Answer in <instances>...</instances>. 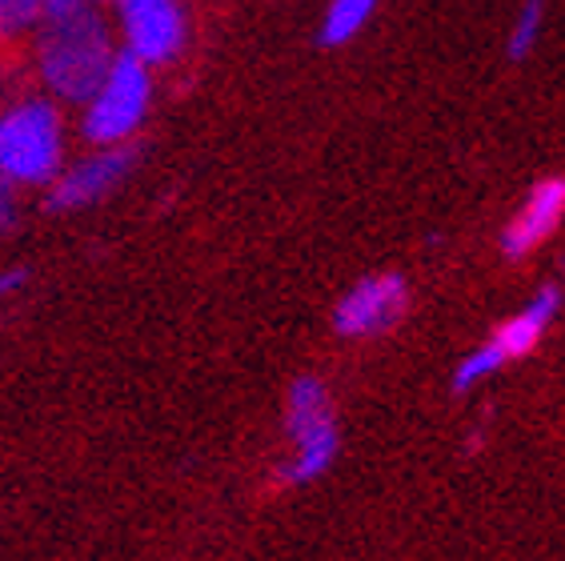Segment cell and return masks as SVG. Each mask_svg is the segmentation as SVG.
Returning a JSON list of instances; mask_svg holds the SVG:
<instances>
[{
    "label": "cell",
    "mask_w": 565,
    "mask_h": 561,
    "mask_svg": "<svg viewBox=\"0 0 565 561\" xmlns=\"http://www.w3.org/2000/svg\"><path fill=\"white\" fill-rule=\"evenodd\" d=\"M24 81L41 88L56 105L76 108L100 85L117 61L120 44L113 33L109 9H44L33 36L21 44Z\"/></svg>",
    "instance_id": "cell-1"
},
{
    "label": "cell",
    "mask_w": 565,
    "mask_h": 561,
    "mask_svg": "<svg viewBox=\"0 0 565 561\" xmlns=\"http://www.w3.org/2000/svg\"><path fill=\"white\" fill-rule=\"evenodd\" d=\"M24 285H29V269H21V265H12V269H0V301L17 297Z\"/></svg>",
    "instance_id": "cell-15"
},
{
    "label": "cell",
    "mask_w": 565,
    "mask_h": 561,
    "mask_svg": "<svg viewBox=\"0 0 565 561\" xmlns=\"http://www.w3.org/2000/svg\"><path fill=\"white\" fill-rule=\"evenodd\" d=\"M44 17V0H0V53H21Z\"/></svg>",
    "instance_id": "cell-11"
},
{
    "label": "cell",
    "mask_w": 565,
    "mask_h": 561,
    "mask_svg": "<svg viewBox=\"0 0 565 561\" xmlns=\"http://www.w3.org/2000/svg\"><path fill=\"white\" fill-rule=\"evenodd\" d=\"M565 216V177H545L530 189L522 209L501 229V253L505 261H525L537 245L554 237Z\"/></svg>",
    "instance_id": "cell-8"
},
{
    "label": "cell",
    "mask_w": 565,
    "mask_h": 561,
    "mask_svg": "<svg viewBox=\"0 0 565 561\" xmlns=\"http://www.w3.org/2000/svg\"><path fill=\"white\" fill-rule=\"evenodd\" d=\"M557 314H562V289H557V285H542L537 297L525 305L522 314L510 317V321H501L498 329H493L490 346L498 349V353L505 357V366H510V361H518V357L537 349V341H542L545 329L554 325Z\"/></svg>",
    "instance_id": "cell-9"
},
{
    "label": "cell",
    "mask_w": 565,
    "mask_h": 561,
    "mask_svg": "<svg viewBox=\"0 0 565 561\" xmlns=\"http://www.w3.org/2000/svg\"><path fill=\"white\" fill-rule=\"evenodd\" d=\"M68 108L44 97L29 81L0 93V181L21 193L49 189L68 161Z\"/></svg>",
    "instance_id": "cell-2"
},
{
    "label": "cell",
    "mask_w": 565,
    "mask_h": 561,
    "mask_svg": "<svg viewBox=\"0 0 565 561\" xmlns=\"http://www.w3.org/2000/svg\"><path fill=\"white\" fill-rule=\"evenodd\" d=\"M105 9L120 53L137 56L152 73L173 68L193 44V12L185 0H109Z\"/></svg>",
    "instance_id": "cell-5"
},
{
    "label": "cell",
    "mask_w": 565,
    "mask_h": 561,
    "mask_svg": "<svg viewBox=\"0 0 565 561\" xmlns=\"http://www.w3.org/2000/svg\"><path fill=\"white\" fill-rule=\"evenodd\" d=\"M141 165L137 145H113V149H85L81 157H68L65 169L44 189V213H85L100 205L129 181Z\"/></svg>",
    "instance_id": "cell-6"
},
{
    "label": "cell",
    "mask_w": 565,
    "mask_h": 561,
    "mask_svg": "<svg viewBox=\"0 0 565 561\" xmlns=\"http://www.w3.org/2000/svg\"><path fill=\"white\" fill-rule=\"evenodd\" d=\"M81 4H88V9H105L109 0H44V9H81Z\"/></svg>",
    "instance_id": "cell-16"
},
{
    "label": "cell",
    "mask_w": 565,
    "mask_h": 561,
    "mask_svg": "<svg viewBox=\"0 0 565 561\" xmlns=\"http://www.w3.org/2000/svg\"><path fill=\"white\" fill-rule=\"evenodd\" d=\"M285 437L294 445V457L277 474L281 486H309L321 474H329V465L338 462V413H333V398H329L326 381L313 378V373H301L289 385V398H285Z\"/></svg>",
    "instance_id": "cell-4"
},
{
    "label": "cell",
    "mask_w": 565,
    "mask_h": 561,
    "mask_svg": "<svg viewBox=\"0 0 565 561\" xmlns=\"http://www.w3.org/2000/svg\"><path fill=\"white\" fill-rule=\"evenodd\" d=\"M505 366V357L498 353V349L490 346V341H481L473 353L461 357V366L454 369V393H469V389L478 385V381L493 378L498 369Z\"/></svg>",
    "instance_id": "cell-13"
},
{
    "label": "cell",
    "mask_w": 565,
    "mask_h": 561,
    "mask_svg": "<svg viewBox=\"0 0 565 561\" xmlns=\"http://www.w3.org/2000/svg\"><path fill=\"white\" fill-rule=\"evenodd\" d=\"M381 0H329L317 24V44L321 49H345L365 33V24L377 17Z\"/></svg>",
    "instance_id": "cell-10"
},
{
    "label": "cell",
    "mask_w": 565,
    "mask_h": 561,
    "mask_svg": "<svg viewBox=\"0 0 565 561\" xmlns=\"http://www.w3.org/2000/svg\"><path fill=\"white\" fill-rule=\"evenodd\" d=\"M542 21H545V0H522V12H518L510 44H505V56H510V61H525V56L537 49Z\"/></svg>",
    "instance_id": "cell-12"
},
{
    "label": "cell",
    "mask_w": 565,
    "mask_h": 561,
    "mask_svg": "<svg viewBox=\"0 0 565 561\" xmlns=\"http://www.w3.org/2000/svg\"><path fill=\"white\" fill-rule=\"evenodd\" d=\"M409 280L402 273H373L361 277L353 289L333 305V334L345 341H370V337H385L390 329L405 321L409 314Z\"/></svg>",
    "instance_id": "cell-7"
},
{
    "label": "cell",
    "mask_w": 565,
    "mask_h": 561,
    "mask_svg": "<svg viewBox=\"0 0 565 561\" xmlns=\"http://www.w3.org/2000/svg\"><path fill=\"white\" fill-rule=\"evenodd\" d=\"M152 100H157V73L137 56L117 53L109 73L100 76V85L73 108L76 137L85 140V149L137 145L152 117Z\"/></svg>",
    "instance_id": "cell-3"
},
{
    "label": "cell",
    "mask_w": 565,
    "mask_h": 561,
    "mask_svg": "<svg viewBox=\"0 0 565 561\" xmlns=\"http://www.w3.org/2000/svg\"><path fill=\"white\" fill-rule=\"evenodd\" d=\"M21 213H24V193L17 184L0 181V237L21 225Z\"/></svg>",
    "instance_id": "cell-14"
}]
</instances>
